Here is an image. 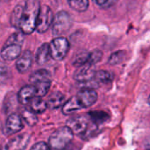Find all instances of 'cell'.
I'll use <instances>...</instances> for the list:
<instances>
[{"label":"cell","instance_id":"cell-13","mask_svg":"<svg viewBox=\"0 0 150 150\" xmlns=\"http://www.w3.org/2000/svg\"><path fill=\"white\" fill-rule=\"evenodd\" d=\"M34 97H36L34 87L32 84L26 85V86H24L19 91L18 94V100L22 105H27L30 103L31 99Z\"/></svg>","mask_w":150,"mask_h":150},{"label":"cell","instance_id":"cell-10","mask_svg":"<svg viewBox=\"0 0 150 150\" xmlns=\"http://www.w3.org/2000/svg\"><path fill=\"white\" fill-rule=\"evenodd\" d=\"M92 66L93 65L91 64H85L79 67V69L74 74L75 80L80 83H86L94 79L96 71L92 69Z\"/></svg>","mask_w":150,"mask_h":150},{"label":"cell","instance_id":"cell-5","mask_svg":"<svg viewBox=\"0 0 150 150\" xmlns=\"http://www.w3.org/2000/svg\"><path fill=\"white\" fill-rule=\"evenodd\" d=\"M54 18V13L47 5L40 6L36 23L37 32L40 33H45L53 24Z\"/></svg>","mask_w":150,"mask_h":150},{"label":"cell","instance_id":"cell-4","mask_svg":"<svg viewBox=\"0 0 150 150\" xmlns=\"http://www.w3.org/2000/svg\"><path fill=\"white\" fill-rule=\"evenodd\" d=\"M69 49V43L64 37H56L49 44L51 57L55 61H62L65 58Z\"/></svg>","mask_w":150,"mask_h":150},{"label":"cell","instance_id":"cell-3","mask_svg":"<svg viewBox=\"0 0 150 150\" xmlns=\"http://www.w3.org/2000/svg\"><path fill=\"white\" fill-rule=\"evenodd\" d=\"M72 25V18L65 11L57 12L54 18L52 24V31L54 35H62L68 32Z\"/></svg>","mask_w":150,"mask_h":150},{"label":"cell","instance_id":"cell-17","mask_svg":"<svg viewBox=\"0 0 150 150\" xmlns=\"http://www.w3.org/2000/svg\"><path fill=\"white\" fill-rule=\"evenodd\" d=\"M50 84H51V80L40 81V82L32 84L35 89L36 97H40V98L44 97L47 93V91L50 88Z\"/></svg>","mask_w":150,"mask_h":150},{"label":"cell","instance_id":"cell-29","mask_svg":"<svg viewBox=\"0 0 150 150\" xmlns=\"http://www.w3.org/2000/svg\"><path fill=\"white\" fill-rule=\"evenodd\" d=\"M94 1L96 2L97 4H98L100 6H105L108 4L109 0H94Z\"/></svg>","mask_w":150,"mask_h":150},{"label":"cell","instance_id":"cell-27","mask_svg":"<svg viewBox=\"0 0 150 150\" xmlns=\"http://www.w3.org/2000/svg\"><path fill=\"white\" fill-rule=\"evenodd\" d=\"M102 55H103V53L98 49H95V50L91 51L90 53V60H89L90 64L95 65L96 63H98L101 60Z\"/></svg>","mask_w":150,"mask_h":150},{"label":"cell","instance_id":"cell-6","mask_svg":"<svg viewBox=\"0 0 150 150\" xmlns=\"http://www.w3.org/2000/svg\"><path fill=\"white\" fill-rule=\"evenodd\" d=\"M76 98L81 109H83L94 105L98 99V94L91 88H83L76 95Z\"/></svg>","mask_w":150,"mask_h":150},{"label":"cell","instance_id":"cell-18","mask_svg":"<svg viewBox=\"0 0 150 150\" xmlns=\"http://www.w3.org/2000/svg\"><path fill=\"white\" fill-rule=\"evenodd\" d=\"M46 80H51L49 73L46 69H39L37 71L33 72L30 76L31 84H33V83L40 82V81H46Z\"/></svg>","mask_w":150,"mask_h":150},{"label":"cell","instance_id":"cell-1","mask_svg":"<svg viewBox=\"0 0 150 150\" xmlns=\"http://www.w3.org/2000/svg\"><path fill=\"white\" fill-rule=\"evenodd\" d=\"M40 4L37 0H27L18 4L11 16V25L19 29L24 34H30L36 30L37 18L40 11Z\"/></svg>","mask_w":150,"mask_h":150},{"label":"cell","instance_id":"cell-21","mask_svg":"<svg viewBox=\"0 0 150 150\" xmlns=\"http://www.w3.org/2000/svg\"><path fill=\"white\" fill-rule=\"evenodd\" d=\"M21 116H22L23 120L25 121V123L30 127L34 126L38 122V118L35 115V112H33L32 110L31 111L27 110V109L23 110L21 112Z\"/></svg>","mask_w":150,"mask_h":150},{"label":"cell","instance_id":"cell-26","mask_svg":"<svg viewBox=\"0 0 150 150\" xmlns=\"http://www.w3.org/2000/svg\"><path fill=\"white\" fill-rule=\"evenodd\" d=\"M24 33H15L13 34H11L8 40L5 41V43H13V44H18V45H21L23 44V41H24Z\"/></svg>","mask_w":150,"mask_h":150},{"label":"cell","instance_id":"cell-14","mask_svg":"<svg viewBox=\"0 0 150 150\" xmlns=\"http://www.w3.org/2000/svg\"><path fill=\"white\" fill-rule=\"evenodd\" d=\"M50 57H51V54H50V50H49V44H47V43L42 44L39 47L36 53L37 63L40 65H43L49 61Z\"/></svg>","mask_w":150,"mask_h":150},{"label":"cell","instance_id":"cell-24","mask_svg":"<svg viewBox=\"0 0 150 150\" xmlns=\"http://www.w3.org/2000/svg\"><path fill=\"white\" fill-rule=\"evenodd\" d=\"M89 116L91 118V120L94 122V123H103L105 120H107L108 119V114L105 113V112H101V111H96V112H91L89 113Z\"/></svg>","mask_w":150,"mask_h":150},{"label":"cell","instance_id":"cell-8","mask_svg":"<svg viewBox=\"0 0 150 150\" xmlns=\"http://www.w3.org/2000/svg\"><path fill=\"white\" fill-rule=\"evenodd\" d=\"M23 127L24 126H23L21 118L16 113L11 114L5 121L4 134L6 135L14 134L19 132L23 128Z\"/></svg>","mask_w":150,"mask_h":150},{"label":"cell","instance_id":"cell-22","mask_svg":"<svg viewBox=\"0 0 150 150\" xmlns=\"http://www.w3.org/2000/svg\"><path fill=\"white\" fill-rule=\"evenodd\" d=\"M11 77L10 68L4 62H0V84L6 83Z\"/></svg>","mask_w":150,"mask_h":150},{"label":"cell","instance_id":"cell-7","mask_svg":"<svg viewBox=\"0 0 150 150\" xmlns=\"http://www.w3.org/2000/svg\"><path fill=\"white\" fill-rule=\"evenodd\" d=\"M67 127L75 134H83L87 132L89 127V120L84 116H77L69 119L67 121Z\"/></svg>","mask_w":150,"mask_h":150},{"label":"cell","instance_id":"cell-9","mask_svg":"<svg viewBox=\"0 0 150 150\" xmlns=\"http://www.w3.org/2000/svg\"><path fill=\"white\" fill-rule=\"evenodd\" d=\"M21 54V45L4 43L1 50V56L5 61H13Z\"/></svg>","mask_w":150,"mask_h":150},{"label":"cell","instance_id":"cell-12","mask_svg":"<svg viewBox=\"0 0 150 150\" xmlns=\"http://www.w3.org/2000/svg\"><path fill=\"white\" fill-rule=\"evenodd\" d=\"M33 63V54L29 50L24 51L18 58L16 68L20 73H25L31 68Z\"/></svg>","mask_w":150,"mask_h":150},{"label":"cell","instance_id":"cell-11","mask_svg":"<svg viewBox=\"0 0 150 150\" xmlns=\"http://www.w3.org/2000/svg\"><path fill=\"white\" fill-rule=\"evenodd\" d=\"M30 141V135L22 134L11 139L5 146L6 150H24Z\"/></svg>","mask_w":150,"mask_h":150},{"label":"cell","instance_id":"cell-16","mask_svg":"<svg viewBox=\"0 0 150 150\" xmlns=\"http://www.w3.org/2000/svg\"><path fill=\"white\" fill-rule=\"evenodd\" d=\"M29 104H30L31 110L35 113H41V112H45L46 109L47 108V102L42 100L41 98H40V97L33 98Z\"/></svg>","mask_w":150,"mask_h":150},{"label":"cell","instance_id":"cell-19","mask_svg":"<svg viewBox=\"0 0 150 150\" xmlns=\"http://www.w3.org/2000/svg\"><path fill=\"white\" fill-rule=\"evenodd\" d=\"M69 6L76 11H85L89 6V0H68Z\"/></svg>","mask_w":150,"mask_h":150},{"label":"cell","instance_id":"cell-25","mask_svg":"<svg viewBox=\"0 0 150 150\" xmlns=\"http://www.w3.org/2000/svg\"><path fill=\"white\" fill-rule=\"evenodd\" d=\"M125 57H126V52L122 50H119L111 54L110 58L108 59V63L111 65L119 64L125 60Z\"/></svg>","mask_w":150,"mask_h":150},{"label":"cell","instance_id":"cell-2","mask_svg":"<svg viewBox=\"0 0 150 150\" xmlns=\"http://www.w3.org/2000/svg\"><path fill=\"white\" fill-rule=\"evenodd\" d=\"M73 132L66 126L54 131L48 141L50 150H64L73 139Z\"/></svg>","mask_w":150,"mask_h":150},{"label":"cell","instance_id":"cell-30","mask_svg":"<svg viewBox=\"0 0 150 150\" xmlns=\"http://www.w3.org/2000/svg\"><path fill=\"white\" fill-rule=\"evenodd\" d=\"M149 105H150V96H149Z\"/></svg>","mask_w":150,"mask_h":150},{"label":"cell","instance_id":"cell-28","mask_svg":"<svg viewBox=\"0 0 150 150\" xmlns=\"http://www.w3.org/2000/svg\"><path fill=\"white\" fill-rule=\"evenodd\" d=\"M30 150H50V149L47 143L41 142H38L35 145H33Z\"/></svg>","mask_w":150,"mask_h":150},{"label":"cell","instance_id":"cell-20","mask_svg":"<svg viewBox=\"0 0 150 150\" xmlns=\"http://www.w3.org/2000/svg\"><path fill=\"white\" fill-rule=\"evenodd\" d=\"M94 79L97 82L102 83H108L113 79V76L112 73L105 71V70H98L96 71Z\"/></svg>","mask_w":150,"mask_h":150},{"label":"cell","instance_id":"cell-23","mask_svg":"<svg viewBox=\"0 0 150 150\" xmlns=\"http://www.w3.org/2000/svg\"><path fill=\"white\" fill-rule=\"evenodd\" d=\"M89 60H90V53L83 52L80 54L76 56L75 60L73 61V65L77 67V68H79V67L83 66L85 64H90Z\"/></svg>","mask_w":150,"mask_h":150},{"label":"cell","instance_id":"cell-15","mask_svg":"<svg viewBox=\"0 0 150 150\" xmlns=\"http://www.w3.org/2000/svg\"><path fill=\"white\" fill-rule=\"evenodd\" d=\"M64 101H65L64 95L59 91H56L50 95V97L48 98L47 101V107L50 109H56L60 107L61 105H62Z\"/></svg>","mask_w":150,"mask_h":150}]
</instances>
